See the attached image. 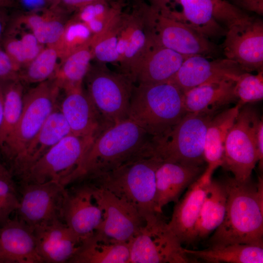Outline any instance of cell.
<instances>
[{"label": "cell", "instance_id": "obj_1", "mask_svg": "<svg viewBox=\"0 0 263 263\" xmlns=\"http://www.w3.org/2000/svg\"><path fill=\"white\" fill-rule=\"evenodd\" d=\"M151 137L130 119L112 125L94 140L63 186L97 176L137 158L150 156Z\"/></svg>", "mask_w": 263, "mask_h": 263}, {"label": "cell", "instance_id": "obj_2", "mask_svg": "<svg viewBox=\"0 0 263 263\" xmlns=\"http://www.w3.org/2000/svg\"><path fill=\"white\" fill-rule=\"evenodd\" d=\"M227 192L225 213L209 239V246L233 244L263 245V179L240 182L223 180Z\"/></svg>", "mask_w": 263, "mask_h": 263}, {"label": "cell", "instance_id": "obj_3", "mask_svg": "<svg viewBox=\"0 0 263 263\" xmlns=\"http://www.w3.org/2000/svg\"><path fill=\"white\" fill-rule=\"evenodd\" d=\"M184 94L170 81L133 86L128 118L151 137L161 135L187 113Z\"/></svg>", "mask_w": 263, "mask_h": 263}, {"label": "cell", "instance_id": "obj_4", "mask_svg": "<svg viewBox=\"0 0 263 263\" xmlns=\"http://www.w3.org/2000/svg\"><path fill=\"white\" fill-rule=\"evenodd\" d=\"M160 161L146 156L97 176L84 180L132 204L145 220L156 213L155 171Z\"/></svg>", "mask_w": 263, "mask_h": 263}, {"label": "cell", "instance_id": "obj_5", "mask_svg": "<svg viewBox=\"0 0 263 263\" xmlns=\"http://www.w3.org/2000/svg\"><path fill=\"white\" fill-rule=\"evenodd\" d=\"M217 113H187L166 132L152 137L150 155L162 162L204 165L207 130Z\"/></svg>", "mask_w": 263, "mask_h": 263}, {"label": "cell", "instance_id": "obj_6", "mask_svg": "<svg viewBox=\"0 0 263 263\" xmlns=\"http://www.w3.org/2000/svg\"><path fill=\"white\" fill-rule=\"evenodd\" d=\"M61 90L54 78L38 83L23 96L20 118L1 149L13 165L41 129L57 105Z\"/></svg>", "mask_w": 263, "mask_h": 263}, {"label": "cell", "instance_id": "obj_7", "mask_svg": "<svg viewBox=\"0 0 263 263\" xmlns=\"http://www.w3.org/2000/svg\"><path fill=\"white\" fill-rule=\"evenodd\" d=\"M162 213H156L146 218L144 225L129 243V263L196 262L185 253Z\"/></svg>", "mask_w": 263, "mask_h": 263}, {"label": "cell", "instance_id": "obj_8", "mask_svg": "<svg viewBox=\"0 0 263 263\" xmlns=\"http://www.w3.org/2000/svg\"><path fill=\"white\" fill-rule=\"evenodd\" d=\"M260 117L253 107L243 105L225 141L221 167L240 182L251 180L258 162L255 132Z\"/></svg>", "mask_w": 263, "mask_h": 263}, {"label": "cell", "instance_id": "obj_9", "mask_svg": "<svg viewBox=\"0 0 263 263\" xmlns=\"http://www.w3.org/2000/svg\"><path fill=\"white\" fill-rule=\"evenodd\" d=\"M85 78L88 94L109 124L113 125L129 119L133 86L129 75L117 74L104 67L90 66Z\"/></svg>", "mask_w": 263, "mask_h": 263}, {"label": "cell", "instance_id": "obj_10", "mask_svg": "<svg viewBox=\"0 0 263 263\" xmlns=\"http://www.w3.org/2000/svg\"><path fill=\"white\" fill-rule=\"evenodd\" d=\"M94 140L72 133L65 137L19 176L21 184L54 181L62 185Z\"/></svg>", "mask_w": 263, "mask_h": 263}, {"label": "cell", "instance_id": "obj_11", "mask_svg": "<svg viewBox=\"0 0 263 263\" xmlns=\"http://www.w3.org/2000/svg\"><path fill=\"white\" fill-rule=\"evenodd\" d=\"M18 218L33 229L62 220L65 187L54 182L21 184Z\"/></svg>", "mask_w": 263, "mask_h": 263}, {"label": "cell", "instance_id": "obj_12", "mask_svg": "<svg viewBox=\"0 0 263 263\" xmlns=\"http://www.w3.org/2000/svg\"><path fill=\"white\" fill-rule=\"evenodd\" d=\"M88 182L103 211V220L95 231L110 240L129 243L144 225L145 220L132 204Z\"/></svg>", "mask_w": 263, "mask_h": 263}, {"label": "cell", "instance_id": "obj_13", "mask_svg": "<svg viewBox=\"0 0 263 263\" xmlns=\"http://www.w3.org/2000/svg\"><path fill=\"white\" fill-rule=\"evenodd\" d=\"M223 50L226 58L236 62L245 72L263 71V22L248 16L229 27Z\"/></svg>", "mask_w": 263, "mask_h": 263}, {"label": "cell", "instance_id": "obj_14", "mask_svg": "<svg viewBox=\"0 0 263 263\" xmlns=\"http://www.w3.org/2000/svg\"><path fill=\"white\" fill-rule=\"evenodd\" d=\"M74 183L77 184L70 188H65L62 220L82 241L98 228L103 220V211L94 196L92 186L88 181Z\"/></svg>", "mask_w": 263, "mask_h": 263}, {"label": "cell", "instance_id": "obj_15", "mask_svg": "<svg viewBox=\"0 0 263 263\" xmlns=\"http://www.w3.org/2000/svg\"><path fill=\"white\" fill-rule=\"evenodd\" d=\"M155 41L159 44L181 55H215L218 48L208 38L178 19L159 14L154 11ZM154 35V36H155Z\"/></svg>", "mask_w": 263, "mask_h": 263}, {"label": "cell", "instance_id": "obj_16", "mask_svg": "<svg viewBox=\"0 0 263 263\" xmlns=\"http://www.w3.org/2000/svg\"><path fill=\"white\" fill-rule=\"evenodd\" d=\"M244 72L235 61L225 58L209 60L201 55L188 56L170 80L184 93L196 87L225 80L235 81Z\"/></svg>", "mask_w": 263, "mask_h": 263}, {"label": "cell", "instance_id": "obj_17", "mask_svg": "<svg viewBox=\"0 0 263 263\" xmlns=\"http://www.w3.org/2000/svg\"><path fill=\"white\" fill-rule=\"evenodd\" d=\"M217 168L207 165L203 173L188 189L183 197L175 203L168 226L182 244L193 243L195 226Z\"/></svg>", "mask_w": 263, "mask_h": 263}, {"label": "cell", "instance_id": "obj_18", "mask_svg": "<svg viewBox=\"0 0 263 263\" xmlns=\"http://www.w3.org/2000/svg\"><path fill=\"white\" fill-rule=\"evenodd\" d=\"M65 93L59 107L72 134L95 139L112 126L101 115L82 88Z\"/></svg>", "mask_w": 263, "mask_h": 263}, {"label": "cell", "instance_id": "obj_19", "mask_svg": "<svg viewBox=\"0 0 263 263\" xmlns=\"http://www.w3.org/2000/svg\"><path fill=\"white\" fill-rule=\"evenodd\" d=\"M188 56L155 42L129 68V75L139 84L168 82Z\"/></svg>", "mask_w": 263, "mask_h": 263}, {"label": "cell", "instance_id": "obj_20", "mask_svg": "<svg viewBox=\"0 0 263 263\" xmlns=\"http://www.w3.org/2000/svg\"><path fill=\"white\" fill-rule=\"evenodd\" d=\"M34 230L18 217L0 226V263H42Z\"/></svg>", "mask_w": 263, "mask_h": 263}, {"label": "cell", "instance_id": "obj_21", "mask_svg": "<svg viewBox=\"0 0 263 263\" xmlns=\"http://www.w3.org/2000/svg\"><path fill=\"white\" fill-rule=\"evenodd\" d=\"M205 169L204 165L160 161L155 171L156 211L162 213L165 205L170 202L176 203L183 191Z\"/></svg>", "mask_w": 263, "mask_h": 263}, {"label": "cell", "instance_id": "obj_22", "mask_svg": "<svg viewBox=\"0 0 263 263\" xmlns=\"http://www.w3.org/2000/svg\"><path fill=\"white\" fill-rule=\"evenodd\" d=\"M33 230L37 251L44 263H68L82 242L61 220Z\"/></svg>", "mask_w": 263, "mask_h": 263}, {"label": "cell", "instance_id": "obj_23", "mask_svg": "<svg viewBox=\"0 0 263 263\" xmlns=\"http://www.w3.org/2000/svg\"><path fill=\"white\" fill-rule=\"evenodd\" d=\"M70 134V127L57 105L41 129L12 165L15 173L19 176Z\"/></svg>", "mask_w": 263, "mask_h": 263}, {"label": "cell", "instance_id": "obj_24", "mask_svg": "<svg viewBox=\"0 0 263 263\" xmlns=\"http://www.w3.org/2000/svg\"><path fill=\"white\" fill-rule=\"evenodd\" d=\"M68 13L56 5L34 12L17 11L11 17L17 23L30 31L46 46L55 45L60 39L68 20Z\"/></svg>", "mask_w": 263, "mask_h": 263}, {"label": "cell", "instance_id": "obj_25", "mask_svg": "<svg viewBox=\"0 0 263 263\" xmlns=\"http://www.w3.org/2000/svg\"><path fill=\"white\" fill-rule=\"evenodd\" d=\"M182 7L178 19L207 38L225 34V0H179Z\"/></svg>", "mask_w": 263, "mask_h": 263}, {"label": "cell", "instance_id": "obj_26", "mask_svg": "<svg viewBox=\"0 0 263 263\" xmlns=\"http://www.w3.org/2000/svg\"><path fill=\"white\" fill-rule=\"evenodd\" d=\"M232 79L203 84L184 93V103L187 113H212L238 100Z\"/></svg>", "mask_w": 263, "mask_h": 263}, {"label": "cell", "instance_id": "obj_27", "mask_svg": "<svg viewBox=\"0 0 263 263\" xmlns=\"http://www.w3.org/2000/svg\"><path fill=\"white\" fill-rule=\"evenodd\" d=\"M129 243L108 239L95 231L83 240L72 263H129Z\"/></svg>", "mask_w": 263, "mask_h": 263}, {"label": "cell", "instance_id": "obj_28", "mask_svg": "<svg viewBox=\"0 0 263 263\" xmlns=\"http://www.w3.org/2000/svg\"><path fill=\"white\" fill-rule=\"evenodd\" d=\"M226 200L223 180L212 179L195 226L193 243L206 238L220 225L225 213Z\"/></svg>", "mask_w": 263, "mask_h": 263}, {"label": "cell", "instance_id": "obj_29", "mask_svg": "<svg viewBox=\"0 0 263 263\" xmlns=\"http://www.w3.org/2000/svg\"><path fill=\"white\" fill-rule=\"evenodd\" d=\"M239 103L216 113L208 125L205 138L204 157L207 165L221 167L227 135L233 125L240 110Z\"/></svg>", "mask_w": 263, "mask_h": 263}, {"label": "cell", "instance_id": "obj_30", "mask_svg": "<svg viewBox=\"0 0 263 263\" xmlns=\"http://www.w3.org/2000/svg\"><path fill=\"white\" fill-rule=\"evenodd\" d=\"M0 44L20 70L44 48L28 30L10 19Z\"/></svg>", "mask_w": 263, "mask_h": 263}, {"label": "cell", "instance_id": "obj_31", "mask_svg": "<svg viewBox=\"0 0 263 263\" xmlns=\"http://www.w3.org/2000/svg\"><path fill=\"white\" fill-rule=\"evenodd\" d=\"M185 253L197 261L198 259L211 263H263V245L233 244L209 246L201 250L184 248Z\"/></svg>", "mask_w": 263, "mask_h": 263}, {"label": "cell", "instance_id": "obj_32", "mask_svg": "<svg viewBox=\"0 0 263 263\" xmlns=\"http://www.w3.org/2000/svg\"><path fill=\"white\" fill-rule=\"evenodd\" d=\"M93 58L90 43L62 60L53 77L60 89L67 92L81 88Z\"/></svg>", "mask_w": 263, "mask_h": 263}, {"label": "cell", "instance_id": "obj_33", "mask_svg": "<svg viewBox=\"0 0 263 263\" xmlns=\"http://www.w3.org/2000/svg\"><path fill=\"white\" fill-rule=\"evenodd\" d=\"M19 80L0 83L3 93V120L0 134L1 149L15 130L23 107V87Z\"/></svg>", "mask_w": 263, "mask_h": 263}, {"label": "cell", "instance_id": "obj_34", "mask_svg": "<svg viewBox=\"0 0 263 263\" xmlns=\"http://www.w3.org/2000/svg\"><path fill=\"white\" fill-rule=\"evenodd\" d=\"M56 50L46 46L26 66L21 69L19 80L27 83H39L54 77L61 62Z\"/></svg>", "mask_w": 263, "mask_h": 263}, {"label": "cell", "instance_id": "obj_35", "mask_svg": "<svg viewBox=\"0 0 263 263\" xmlns=\"http://www.w3.org/2000/svg\"><path fill=\"white\" fill-rule=\"evenodd\" d=\"M92 34L84 23L73 18L67 21L59 40L51 46L56 50L62 61L77 49L90 43Z\"/></svg>", "mask_w": 263, "mask_h": 263}, {"label": "cell", "instance_id": "obj_36", "mask_svg": "<svg viewBox=\"0 0 263 263\" xmlns=\"http://www.w3.org/2000/svg\"><path fill=\"white\" fill-rule=\"evenodd\" d=\"M76 11L73 18L84 23L93 35L101 33L117 13L116 9L108 7L106 0L87 5Z\"/></svg>", "mask_w": 263, "mask_h": 263}, {"label": "cell", "instance_id": "obj_37", "mask_svg": "<svg viewBox=\"0 0 263 263\" xmlns=\"http://www.w3.org/2000/svg\"><path fill=\"white\" fill-rule=\"evenodd\" d=\"M235 93L237 103L242 106L261 101L263 99V72L252 75L244 72L235 82Z\"/></svg>", "mask_w": 263, "mask_h": 263}, {"label": "cell", "instance_id": "obj_38", "mask_svg": "<svg viewBox=\"0 0 263 263\" xmlns=\"http://www.w3.org/2000/svg\"><path fill=\"white\" fill-rule=\"evenodd\" d=\"M111 24L99 34L93 35L91 41L93 57L101 62H113L119 59L117 50V29Z\"/></svg>", "mask_w": 263, "mask_h": 263}, {"label": "cell", "instance_id": "obj_39", "mask_svg": "<svg viewBox=\"0 0 263 263\" xmlns=\"http://www.w3.org/2000/svg\"><path fill=\"white\" fill-rule=\"evenodd\" d=\"M19 200L12 177L0 176V226L17 210Z\"/></svg>", "mask_w": 263, "mask_h": 263}, {"label": "cell", "instance_id": "obj_40", "mask_svg": "<svg viewBox=\"0 0 263 263\" xmlns=\"http://www.w3.org/2000/svg\"><path fill=\"white\" fill-rule=\"evenodd\" d=\"M20 70L0 45V83L19 80Z\"/></svg>", "mask_w": 263, "mask_h": 263}, {"label": "cell", "instance_id": "obj_41", "mask_svg": "<svg viewBox=\"0 0 263 263\" xmlns=\"http://www.w3.org/2000/svg\"><path fill=\"white\" fill-rule=\"evenodd\" d=\"M18 9L24 12H34L47 9L52 5L48 0H17Z\"/></svg>", "mask_w": 263, "mask_h": 263}, {"label": "cell", "instance_id": "obj_42", "mask_svg": "<svg viewBox=\"0 0 263 263\" xmlns=\"http://www.w3.org/2000/svg\"><path fill=\"white\" fill-rule=\"evenodd\" d=\"M255 136L259 168L261 171H262L263 168V120L261 117L256 124Z\"/></svg>", "mask_w": 263, "mask_h": 263}, {"label": "cell", "instance_id": "obj_43", "mask_svg": "<svg viewBox=\"0 0 263 263\" xmlns=\"http://www.w3.org/2000/svg\"><path fill=\"white\" fill-rule=\"evenodd\" d=\"M106 0H58L57 5L68 13L77 11L79 9L95 2L106 1Z\"/></svg>", "mask_w": 263, "mask_h": 263}, {"label": "cell", "instance_id": "obj_44", "mask_svg": "<svg viewBox=\"0 0 263 263\" xmlns=\"http://www.w3.org/2000/svg\"><path fill=\"white\" fill-rule=\"evenodd\" d=\"M236 6L245 10L262 15L263 0H232Z\"/></svg>", "mask_w": 263, "mask_h": 263}, {"label": "cell", "instance_id": "obj_45", "mask_svg": "<svg viewBox=\"0 0 263 263\" xmlns=\"http://www.w3.org/2000/svg\"><path fill=\"white\" fill-rule=\"evenodd\" d=\"M10 9L0 7V42L11 18Z\"/></svg>", "mask_w": 263, "mask_h": 263}, {"label": "cell", "instance_id": "obj_46", "mask_svg": "<svg viewBox=\"0 0 263 263\" xmlns=\"http://www.w3.org/2000/svg\"><path fill=\"white\" fill-rule=\"evenodd\" d=\"M3 93L0 83V134L3 125Z\"/></svg>", "mask_w": 263, "mask_h": 263}, {"label": "cell", "instance_id": "obj_47", "mask_svg": "<svg viewBox=\"0 0 263 263\" xmlns=\"http://www.w3.org/2000/svg\"><path fill=\"white\" fill-rule=\"evenodd\" d=\"M0 7L17 9V0H0Z\"/></svg>", "mask_w": 263, "mask_h": 263}, {"label": "cell", "instance_id": "obj_48", "mask_svg": "<svg viewBox=\"0 0 263 263\" xmlns=\"http://www.w3.org/2000/svg\"><path fill=\"white\" fill-rule=\"evenodd\" d=\"M0 176L12 177L10 171L1 163H0Z\"/></svg>", "mask_w": 263, "mask_h": 263}, {"label": "cell", "instance_id": "obj_49", "mask_svg": "<svg viewBox=\"0 0 263 263\" xmlns=\"http://www.w3.org/2000/svg\"><path fill=\"white\" fill-rule=\"evenodd\" d=\"M52 5V6L56 5L58 0H48Z\"/></svg>", "mask_w": 263, "mask_h": 263}, {"label": "cell", "instance_id": "obj_50", "mask_svg": "<svg viewBox=\"0 0 263 263\" xmlns=\"http://www.w3.org/2000/svg\"><path fill=\"white\" fill-rule=\"evenodd\" d=\"M178 0V1H179V0Z\"/></svg>", "mask_w": 263, "mask_h": 263}]
</instances>
